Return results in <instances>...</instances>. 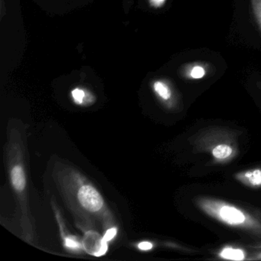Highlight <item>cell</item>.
Returning a JSON list of instances; mask_svg holds the SVG:
<instances>
[{"mask_svg": "<svg viewBox=\"0 0 261 261\" xmlns=\"http://www.w3.org/2000/svg\"><path fill=\"white\" fill-rule=\"evenodd\" d=\"M199 204L207 215L228 225L247 227L253 223L248 215L235 206L209 199L201 200Z\"/></svg>", "mask_w": 261, "mask_h": 261, "instance_id": "obj_1", "label": "cell"}, {"mask_svg": "<svg viewBox=\"0 0 261 261\" xmlns=\"http://www.w3.org/2000/svg\"><path fill=\"white\" fill-rule=\"evenodd\" d=\"M77 197L82 205L90 212H97L103 207V198L92 186H82L79 189Z\"/></svg>", "mask_w": 261, "mask_h": 261, "instance_id": "obj_2", "label": "cell"}, {"mask_svg": "<svg viewBox=\"0 0 261 261\" xmlns=\"http://www.w3.org/2000/svg\"><path fill=\"white\" fill-rule=\"evenodd\" d=\"M108 241H105L103 237L100 236L97 232H87L84 237L82 244L87 253L95 256L105 255L108 251Z\"/></svg>", "mask_w": 261, "mask_h": 261, "instance_id": "obj_3", "label": "cell"}, {"mask_svg": "<svg viewBox=\"0 0 261 261\" xmlns=\"http://www.w3.org/2000/svg\"><path fill=\"white\" fill-rule=\"evenodd\" d=\"M12 183L15 189L22 191L25 186V177L23 169L20 166H16L11 172Z\"/></svg>", "mask_w": 261, "mask_h": 261, "instance_id": "obj_4", "label": "cell"}, {"mask_svg": "<svg viewBox=\"0 0 261 261\" xmlns=\"http://www.w3.org/2000/svg\"><path fill=\"white\" fill-rule=\"evenodd\" d=\"M219 256L224 259H231V260H243L245 258V254L242 250L232 248V247H226L223 249L219 253Z\"/></svg>", "mask_w": 261, "mask_h": 261, "instance_id": "obj_5", "label": "cell"}, {"mask_svg": "<svg viewBox=\"0 0 261 261\" xmlns=\"http://www.w3.org/2000/svg\"><path fill=\"white\" fill-rule=\"evenodd\" d=\"M233 152V149L227 144H220L215 146L212 150V155L218 160L228 158Z\"/></svg>", "mask_w": 261, "mask_h": 261, "instance_id": "obj_6", "label": "cell"}, {"mask_svg": "<svg viewBox=\"0 0 261 261\" xmlns=\"http://www.w3.org/2000/svg\"><path fill=\"white\" fill-rule=\"evenodd\" d=\"M154 89L162 98L169 100L171 97V91L169 87L162 82H156L154 84Z\"/></svg>", "mask_w": 261, "mask_h": 261, "instance_id": "obj_7", "label": "cell"}, {"mask_svg": "<svg viewBox=\"0 0 261 261\" xmlns=\"http://www.w3.org/2000/svg\"><path fill=\"white\" fill-rule=\"evenodd\" d=\"M244 177L248 180L252 186H259L261 185V170L255 169L251 172H247Z\"/></svg>", "mask_w": 261, "mask_h": 261, "instance_id": "obj_8", "label": "cell"}, {"mask_svg": "<svg viewBox=\"0 0 261 261\" xmlns=\"http://www.w3.org/2000/svg\"><path fill=\"white\" fill-rule=\"evenodd\" d=\"M251 5L255 19L261 31V0H251Z\"/></svg>", "mask_w": 261, "mask_h": 261, "instance_id": "obj_9", "label": "cell"}, {"mask_svg": "<svg viewBox=\"0 0 261 261\" xmlns=\"http://www.w3.org/2000/svg\"><path fill=\"white\" fill-rule=\"evenodd\" d=\"M191 77L194 79H201L205 75V70L201 66H195L190 73Z\"/></svg>", "mask_w": 261, "mask_h": 261, "instance_id": "obj_10", "label": "cell"}, {"mask_svg": "<svg viewBox=\"0 0 261 261\" xmlns=\"http://www.w3.org/2000/svg\"><path fill=\"white\" fill-rule=\"evenodd\" d=\"M72 96L76 103H82V101H83L84 97H85V92L82 90L77 88V89H74L72 91Z\"/></svg>", "mask_w": 261, "mask_h": 261, "instance_id": "obj_11", "label": "cell"}, {"mask_svg": "<svg viewBox=\"0 0 261 261\" xmlns=\"http://www.w3.org/2000/svg\"><path fill=\"white\" fill-rule=\"evenodd\" d=\"M65 245H66V247L72 249H79L81 247V244L72 238H67L65 239Z\"/></svg>", "mask_w": 261, "mask_h": 261, "instance_id": "obj_12", "label": "cell"}, {"mask_svg": "<svg viewBox=\"0 0 261 261\" xmlns=\"http://www.w3.org/2000/svg\"><path fill=\"white\" fill-rule=\"evenodd\" d=\"M117 228H115V227H113V228L109 229V230L107 231V233H105L103 238H105V240L106 241H111V240H112L113 238L115 237V235L117 234Z\"/></svg>", "mask_w": 261, "mask_h": 261, "instance_id": "obj_13", "label": "cell"}, {"mask_svg": "<svg viewBox=\"0 0 261 261\" xmlns=\"http://www.w3.org/2000/svg\"><path fill=\"white\" fill-rule=\"evenodd\" d=\"M138 247L140 250H149L152 248V244L149 242H142L139 244Z\"/></svg>", "mask_w": 261, "mask_h": 261, "instance_id": "obj_14", "label": "cell"}, {"mask_svg": "<svg viewBox=\"0 0 261 261\" xmlns=\"http://www.w3.org/2000/svg\"><path fill=\"white\" fill-rule=\"evenodd\" d=\"M166 0H150L151 4L155 7H160L164 4Z\"/></svg>", "mask_w": 261, "mask_h": 261, "instance_id": "obj_15", "label": "cell"}, {"mask_svg": "<svg viewBox=\"0 0 261 261\" xmlns=\"http://www.w3.org/2000/svg\"><path fill=\"white\" fill-rule=\"evenodd\" d=\"M258 259H261V253H259V254L258 255Z\"/></svg>", "mask_w": 261, "mask_h": 261, "instance_id": "obj_16", "label": "cell"}]
</instances>
